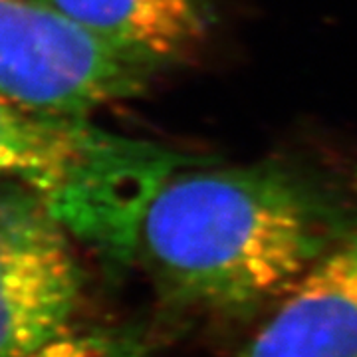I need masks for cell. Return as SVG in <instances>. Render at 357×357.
Returning <instances> with one entry per match:
<instances>
[{"mask_svg": "<svg viewBox=\"0 0 357 357\" xmlns=\"http://www.w3.org/2000/svg\"><path fill=\"white\" fill-rule=\"evenodd\" d=\"M356 225L288 167L185 165L149 204L137 252L171 304L232 316L278 300Z\"/></svg>", "mask_w": 357, "mask_h": 357, "instance_id": "1", "label": "cell"}, {"mask_svg": "<svg viewBox=\"0 0 357 357\" xmlns=\"http://www.w3.org/2000/svg\"><path fill=\"white\" fill-rule=\"evenodd\" d=\"M141 181V143L102 131L89 117L38 114L0 98V183L36 192L88 248L126 225Z\"/></svg>", "mask_w": 357, "mask_h": 357, "instance_id": "2", "label": "cell"}, {"mask_svg": "<svg viewBox=\"0 0 357 357\" xmlns=\"http://www.w3.org/2000/svg\"><path fill=\"white\" fill-rule=\"evenodd\" d=\"M141 64L46 6L0 0V98L38 114L89 117L141 93Z\"/></svg>", "mask_w": 357, "mask_h": 357, "instance_id": "3", "label": "cell"}, {"mask_svg": "<svg viewBox=\"0 0 357 357\" xmlns=\"http://www.w3.org/2000/svg\"><path fill=\"white\" fill-rule=\"evenodd\" d=\"M70 238L36 192L0 185V357H28L68 332L82 296Z\"/></svg>", "mask_w": 357, "mask_h": 357, "instance_id": "4", "label": "cell"}, {"mask_svg": "<svg viewBox=\"0 0 357 357\" xmlns=\"http://www.w3.org/2000/svg\"><path fill=\"white\" fill-rule=\"evenodd\" d=\"M238 357H357V225L282 294Z\"/></svg>", "mask_w": 357, "mask_h": 357, "instance_id": "5", "label": "cell"}, {"mask_svg": "<svg viewBox=\"0 0 357 357\" xmlns=\"http://www.w3.org/2000/svg\"><path fill=\"white\" fill-rule=\"evenodd\" d=\"M117 52L157 68L197 48L211 28L208 0H42Z\"/></svg>", "mask_w": 357, "mask_h": 357, "instance_id": "6", "label": "cell"}, {"mask_svg": "<svg viewBox=\"0 0 357 357\" xmlns=\"http://www.w3.org/2000/svg\"><path fill=\"white\" fill-rule=\"evenodd\" d=\"M149 344L137 328H100L62 333L28 357H147Z\"/></svg>", "mask_w": 357, "mask_h": 357, "instance_id": "7", "label": "cell"}]
</instances>
